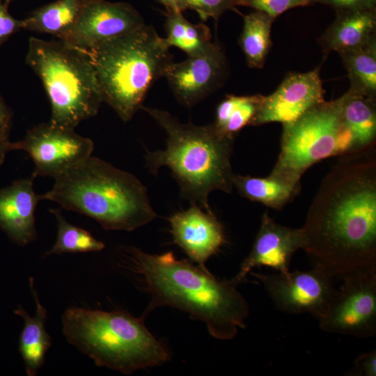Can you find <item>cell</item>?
Listing matches in <instances>:
<instances>
[{"instance_id": "33", "label": "cell", "mask_w": 376, "mask_h": 376, "mask_svg": "<svg viewBox=\"0 0 376 376\" xmlns=\"http://www.w3.org/2000/svg\"><path fill=\"white\" fill-rule=\"evenodd\" d=\"M13 113L0 97V138L8 139L12 126Z\"/></svg>"}, {"instance_id": "26", "label": "cell", "mask_w": 376, "mask_h": 376, "mask_svg": "<svg viewBox=\"0 0 376 376\" xmlns=\"http://www.w3.org/2000/svg\"><path fill=\"white\" fill-rule=\"evenodd\" d=\"M56 220L57 235L54 244L43 257L65 253H86L102 251L105 244L88 230L69 223L60 209H50Z\"/></svg>"}, {"instance_id": "24", "label": "cell", "mask_w": 376, "mask_h": 376, "mask_svg": "<svg viewBox=\"0 0 376 376\" xmlns=\"http://www.w3.org/2000/svg\"><path fill=\"white\" fill-rule=\"evenodd\" d=\"M347 69L351 90L375 98L376 38L357 48L339 53Z\"/></svg>"}, {"instance_id": "9", "label": "cell", "mask_w": 376, "mask_h": 376, "mask_svg": "<svg viewBox=\"0 0 376 376\" xmlns=\"http://www.w3.org/2000/svg\"><path fill=\"white\" fill-rule=\"evenodd\" d=\"M343 283L318 320L326 332L359 338L376 334V267L360 269L341 278Z\"/></svg>"}, {"instance_id": "23", "label": "cell", "mask_w": 376, "mask_h": 376, "mask_svg": "<svg viewBox=\"0 0 376 376\" xmlns=\"http://www.w3.org/2000/svg\"><path fill=\"white\" fill-rule=\"evenodd\" d=\"M166 17V37L164 39L169 47H178L188 56H193L205 52L214 44L205 24H192L179 12H168Z\"/></svg>"}, {"instance_id": "20", "label": "cell", "mask_w": 376, "mask_h": 376, "mask_svg": "<svg viewBox=\"0 0 376 376\" xmlns=\"http://www.w3.org/2000/svg\"><path fill=\"white\" fill-rule=\"evenodd\" d=\"M341 118L350 132L354 149L375 144L376 137L375 98L349 89L338 98Z\"/></svg>"}, {"instance_id": "29", "label": "cell", "mask_w": 376, "mask_h": 376, "mask_svg": "<svg viewBox=\"0 0 376 376\" xmlns=\"http://www.w3.org/2000/svg\"><path fill=\"white\" fill-rule=\"evenodd\" d=\"M237 0H183L185 9L196 11L202 21L217 20L226 10L237 6Z\"/></svg>"}, {"instance_id": "35", "label": "cell", "mask_w": 376, "mask_h": 376, "mask_svg": "<svg viewBox=\"0 0 376 376\" xmlns=\"http://www.w3.org/2000/svg\"><path fill=\"white\" fill-rule=\"evenodd\" d=\"M11 141L0 138V169L3 164L6 154L11 151Z\"/></svg>"}, {"instance_id": "22", "label": "cell", "mask_w": 376, "mask_h": 376, "mask_svg": "<svg viewBox=\"0 0 376 376\" xmlns=\"http://www.w3.org/2000/svg\"><path fill=\"white\" fill-rule=\"evenodd\" d=\"M233 187L242 196L280 210L299 192L301 184L292 183L270 174L266 178L234 174Z\"/></svg>"}, {"instance_id": "30", "label": "cell", "mask_w": 376, "mask_h": 376, "mask_svg": "<svg viewBox=\"0 0 376 376\" xmlns=\"http://www.w3.org/2000/svg\"><path fill=\"white\" fill-rule=\"evenodd\" d=\"M8 5L0 0V46L13 34L23 29V20L14 18L8 10Z\"/></svg>"}, {"instance_id": "17", "label": "cell", "mask_w": 376, "mask_h": 376, "mask_svg": "<svg viewBox=\"0 0 376 376\" xmlns=\"http://www.w3.org/2000/svg\"><path fill=\"white\" fill-rule=\"evenodd\" d=\"M32 175L0 189V229L14 243L26 246L37 238L35 212L40 199Z\"/></svg>"}, {"instance_id": "12", "label": "cell", "mask_w": 376, "mask_h": 376, "mask_svg": "<svg viewBox=\"0 0 376 376\" xmlns=\"http://www.w3.org/2000/svg\"><path fill=\"white\" fill-rule=\"evenodd\" d=\"M145 24L130 4L94 0L84 10L73 27L60 40L87 49L132 32Z\"/></svg>"}, {"instance_id": "32", "label": "cell", "mask_w": 376, "mask_h": 376, "mask_svg": "<svg viewBox=\"0 0 376 376\" xmlns=\"http://www.w3.org/2000/svg\"><path fill=\"white\" fill-rule=\"evenodd\" d=\"M355 375H376V350L365 352L356 358L354 361Z\"/></svg>"}, {"instance_id": "10", "label": "cell", "mask_w": 376, "mask_h": 376, "mask_svg": "<svg viewBox=\"0 0 376 376\" xmlns=\"http://www.w3.org/2000/svg\"><path fill=\"white\" fill-rule=\"evenodd\" d=\"M252 274L263 284L278 311L309 313L318 320L324 315L336 290L335 277L316 265L307 271Z\"/></svg>"}, {"instance_id": "25", "label": "cell", "mask_w": 376, "mask_h": 376, "mask_svg": "<svg viewBox=\"0 0 376 376\" xmlns=\"http://www.w3.org/2000/svg\"><path fill=\"white\" fill-rule=\"evenodd\" d=\"M274 19L256 10L244 17L240 44L247 64L262 68L271 47V29Z\"/></svg>"}, {"instance_id": "21", "label": "cell", "mask_w": 376, "mask_h": 376, "mask_svg": "<svg viewBox=\"0 0 376 376\" xmlns=\"http://www.w3.org/2000/svg\"><path fill=\"white\" fill-rule=\"evenodd\" d=\"M94 0H57L33 10L23 20V29L49 33L60 39L76 24Z\"/></svg>"}, {"instance_id": "5", "label": "cell", "mask_w": 376, "mask_h": 376, "mask_svg": "<svg viewBox=\"0 0 376 376\" xmlns=\"http://www.w3.org/2000/svg\"><path fill=\"white\" fill-rule=\"evenodd\" d=\"M169 48L152 26L144 24L119 38L79 49L93 66L102 101L127 123L173 62Z\"/></svg>"}, {"instance_id": "16", "label": "cell", "mask_w": 376, "mask_h": 376, "mask_svg": "<svg viewBox=\"0 0 376 376\" xmlns=\"http://www.w3.org/2000/svg\"><path fill=\"white\" fill-rule=\"evenodd\" d=\"M173 242L199 267L205 263L226 242L223 225L214 213L203 211L196 204L169 218Z\"/></svg>"}, {"instance_id": "28", "label": "cell", "mask_w": 376, "mask_h": 376, "mask_svg": "<svg viewBox=\"0 0 376 376\" xmlns=\"http://www.w3.org/2000/svg\"><path fill=\"white\" fill-rule=\"evenodd\" d=\"M312 4L311 0H237V6H244L263 12L275 19L285 11Z\"/></svg>"}, {"instance_id": "2", "label": "cell", "mask_w": 376, "mask_h": 376, "mask_svg": "<svg viewBox=\"0 0 376 376\" xmlns=\"http://www.w3.org/2000/svg\"><path fill=\"white\" fill-rule=\"evenodd\" d=\"M123 251L126 268L139 276L151 296L146 315L157 306L178 308L204 322L219 340H230L246 327L249 304L232 279L220 280L207 269L176 259L171 251L152 255L134 246Z\"/></svg>"}, {"instance_id": "36", "label": "cell", "mask_w": 376, "mask_h": 376, "mask_svg": "<svg viewBox=\"0 0 376 376\" xmlns=\"http://www.w3.org/2000/svg\"><path fill=\"white\" fill-rule=\"evenodd\" d=\"M13 1V0H3L4 3H6L8 4V5L9 3H10V1Z\"/></svg>"}, {"instance_id": "6", "label": "cell", "mask_w": 376, "mask_h": 376, "mask_svg": "<svg viewBox=\"0 0 376 376\" xmlns=\"http://www.w3.org/2000/svg\"><path fill=\"white\" fill-rule=\"evenodd\" d=\"M61 321L66 340L97 366L130 375L170 360L169 350L149 331L143 316L71 307Z\"/></svg>"}, {"instance_id": "4", "label": "cell", "mask_w": 376, "mask_h": 376, "mask_svg": "<svg viewBox=\"0 0 376 376\" xmlns=\"http://www.w3.org/2000/svg\"><path fill=\"white\" fill-rule=\"evenodd\" d=\"M40 199L85 214L109 230L132 231L157 217L136 176L92 155L56 177Z\"/></svg>"}, {"instance_id": "31", "label": "cell", "mask_w": 376, "mask_h": 376, "mask_svg": "<svg viewBox=\"0 0 376 376\" xmlns=\"http://www.w3.org/2000/svg\"><path fill=\"white\" fill-rule=\"evenodd\" d=\"M332 7L337 11L361 10L376 8V0H311Z\"/></svg>"}, {"instance_id": "15", "label": "cell", "mask_w": 376, "mask_h": 376, "mask_svg": "<svg viewBox=\"0 0 376 376\" xmlns=\"http://www.w3.org/2000/svg\"><path fill=\"white\" fill-rule=\"evenodd\" d=\"M304 236L302 228H294L276 223L265 212L251 250L243 260L232 281L237 285L244 282L255 267H267L274 272H289L293 254L303 249Z\"/></svg>"}, {"instance_id": "1", "label": "cell", "mask_w": 376, "mask_h": 376, "mask_svg": "<svg viewBox=\"0 0 376 376\" xmlns=\"http://www.w3.org/2000/svg\"><path fill=\"white\" fill-rule=\"evenodd\" d=\"M375 144L340 155L324 178L302 230L303 250L334 277L376 267Z\"/></svg>"}, {"instance_id": "8", "label": "cell", "mask_w": 376, "mask_h": 376, "mask_svg": "<svg viewBox=\"0 0 376 376\" xmlns=\"http://www.w3.org/2000/svg\"><path fill=\"white\" fill-rule=\"evenodd\" d=\"M354 150L338 99L324 100L293 122L283 125L281 150L270 175L300 184L302 175L315 163Z\"/></svg>"}, {"instance_id": "34", "label": "cell", "mask_w": 376, "mask_h": 376, "mask_svg": "<svg viewBox=\"0 0 376 376\" xmlns=\"http://www.w3.org/2000/svg\"><path fill=\"white\" fill-rule=\"evenodd\" d=\"M163 4L168 12L182 13L185 10L183 0H157Z\"/></svg>"}, {"instance_id": "19", "label": "cell", "mask_w": 376, "mask_h": 376, "mask_svg": "<svg viewBox=\"0 0 376 376\" xmlns=\"http://www.w3.org/2000/svg\"><path fill=\"white\" fill-rule=\"evenodd\" d=\"M29 284L36 306L34 316H30L22 306H18L13 312L24 320L19 338V352L24 361L26 375L35 376L45 363L46 353L52 342L45 328L47 311L40 301L33 277L29 278Z\"/></svg>"}, {"instance_id": "11", "label": "cell", "mask_w": 376, "mask_h": 376, "mask_svg": "<svg viewBox=\"0 0 376 376\" xmlns=\"http://www.w3.org/2000/svg\"><path fill=\"white\" fill-rule=\"evenodd\" d=\"M12 150L26 152L34 164L33 176L54 179L70 167L92 155V140L75 130L42 123L28 130L23 139L11 142Z\"/></svg>"}, {"instance_id": "7", "label": "cell", "mask_w": 376, "mask_h": 376, "mask_svg": "<svg viewBox=\"0 0 376 376\" xmlns=\"http://www.w3.org/2000/svg\"><path fill=\"white\" fill-rule=\"evenodd\" d=\"M26 63L41 80L51 105L49 122L75 130L103 102L87 56L63 41L29 40Z\"/></svg>"}, {"instance_id": "3", "label": "cell", "mask_w": 376, "mask_h": 376, "mask_svg": "<svg viewBox=\"0 0 376 376\" xmlns=\"http://www.w3.org/2000/svg\"><path fill=\"white\" fill-rule=\"evenodd\" d=\"M146 111L167 134L164 150H147L146 166L157 173L167 166L180 189L181 196L212 212L208 196L214 190L230 193L234 174L230 164L234 136L221 131L213 122L206 125L182 123L166 111Z\"/></svg>"}, {"instance_id": "14", "label": "cell", "mask_w": 376, "mask_h": 376, "mask_svg": "<svg viewBox=\"0 0 376 376\" xmlns=\"http://www.w3.org/2000/svg\"><path fill=\"white\" fill-rule=\"evenodd\" d=\"M227 72L224 53L214 42L205 52L170 64L164 77L180 104L193 107L221 86Z\"/></svg>"}, {"instance_id": "18", "label": "cell", "mask_w": 376, "mask_h": 376, "mask_svg": "<svg viewBox=\"0 0 376 376\" xmlns=\"http://www.w3.org/2000/svg\"><path fill=\"white\" fill-rule=\"evenodd\" d=\"M376 8L337 11L334 21L320 39L326 52L338 54L353 49L375 38Z\"/></svg>"}, {"instance_id": "27", "label": "cell", "mask_w": 376, "mask_h": 376, "mask_svg": "<svg viewBox=\"0 0 376 376\" xmlns=\"http://www.w3.org/2000/svg\"><path fill=\"white\" fill-rule=\"evenodd\" d=\"M261 97V95L241 96L222 132L235 136L244 127L250 125Z\"/></svg>"}, {"instance_id": "13", "label": "cell", "mask_w": 376, "mask_h": 376, "mask_svg": "<svg viewBox=\"0 0 376 376\" xmlns=\"http://www.w3.org/2000/svg\"><path fill=\"white\" fill-rule=\"evenodd\" d=\"M324 93L319 68L304 73H290L274 93L262 95L250 125L292 123L324 101Z\"/></svg>"}]
</instances>
